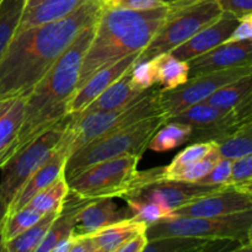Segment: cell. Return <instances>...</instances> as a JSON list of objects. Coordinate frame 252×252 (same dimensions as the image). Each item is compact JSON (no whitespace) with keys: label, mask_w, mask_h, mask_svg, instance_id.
<instances>
[{"label":"cell","mask_w":252,"mask_h":252,"mask_svg":"<svg viewBox=\"0 0 252 252\" xmlns=\"http://www.w3.org/2000/svg\"><path fill=\"white\" fill-rule=\"evenodd\" d=\"M71 245H73V236L70 235L69 238L64 239L63 241H61V243H59L51 252H69Z\"/></svg>","instance_id":"cell-44"},{"label":"cell","mask_w":252,"mask_h":252,"mask_svg":"<svg viewBox=\"0 0 252 252\" xmlns=\"http://www.w3.org/2000/svg\"><path fill=\"white\" fill-rule=\"evenodd\" d=\"M221 158L235 160L252 154V120L244 123L225 139L217 143Z\"/></svg>","instance_id":"cell-30"},{"label":"cell","mask_w":252,"mask_h":252,"mask_svg":"<svg viewBox=\"0 0 252 252\" xmlns=\"http://www.w3.org/2000/svg\"><path fill=\"white\" fill-rule=\"evenodd\" d=\"M94 244L90 238H73V245L69 252H93Z\"/></svg>","instance_id":"cell-43"},{"label":"cell","mask_w":252,"mask_h":252,"mask_svg":"<svg viewBox=\"0 0 252 252\" xmlns=\"http://www.w3.org/2000/svg\"><path fill=\"white\" fill-rule=\"evenodd\" d=\"M43 214L37 212L36 209L31 208V207L26 206L20 211L15 212V213L9 214L5 219L4 224L1 226V234L5 241H9L14 239L15 236L20 235L21 233L26 231L34 224L38 223Z\"/></svg>","instance_id":"cell-31"},{"label":"cell","mask_w":252,"mask_h":252,"mask_svg":"<svg viewBox=\"0 0 252 252\" xmlns=\"http://www.w3.org/2000/svg\"><path fill=\"white\" fill-rule=\"evenodd\" d=\"M0 252H7L6 246H5V240H4V238H2L1 229H0Z\"/></svg>","instance_id":"cell-49"},{"label":"cell","mask_w":252,"mask_h":252,"mask_svg":"<svg viewBox=\"0 0 252 252\" xmlns=\"http://www.w3.org/2000/svg\"><path fill=\"white\" fill-rule=\"evenodd\" d=\"M166 122L164 116H155L93 140L70 155L65 165L66 180L98 162L127 155L142 157L150 139Z\"/></svg>","instance_id":"cell-6"},{"label":"cell","mask_w":252,"mask_h":252,"mask_svg":"<svg viewBox=\"0 0 252 252\" xmlns=\"http://www.w3.org/2000/svg\"><path fill=\"white\" fill-rule=\"evenodd\" d=\"M166 4H175V2H180V1H189V0H164Z\"/></svg>","instance_id":"cell-50"},{"label":"cell","mask_w":252,"mask_h":252,"mask_svg":"<svg viewBox=\"0 0 252 252\" xmlns=\"http://www.w3.org/2000/svg\"><path fill=\"white\" fill-rule=\"evenodd\" d=\"M235 187H236V186H235ZM238 187H240V189H245V191L250 192V193L252 194V181L246 182V184L241 185V186H238Z\"/></svg>","instance_id":"cell-48"},{"label":"cell","mask_w":252,"mask_h":252,"mask_svg":"<svg viewBox=\"0 0 252 252\" xmlns=\"http://www.w3.org/2000/svg\"><path fill=\"white\" fill-rule=\"evenodd\" d=\"M130 66L118 80L111 86H108L97 98L93 101L83 112L78 115H88L91 112H97V111H111L116 108H121L128 103L137 100L143 93L145 91H139L132 85L130 83Z\"/></svg>","instance_id":"cell-20"},{"label":"cell","mask_w":252,"mask_h":252,"mask_svg":"<svg viewBox=\"0 0 252 252\" xmlns=\"http://www.w3.org/2000/svg\"><path fill=\"white\" fill-rule=\"evenodd\" d=\"M7 212H9V204H7L6 202H5V199L0 196V229H1L5 219H6Z\"/></svg>","instance_id":"cell-46"},{"label":"cell","mask_w":252,"mask_h":252,"mask_svg":"<svg viewBox=\"0 0 252 252\" xmlns=\"http://www.w3.org/2000/svg\"><path fill=\"white\" fill-rule=\"evenodd\" d=\"M68 125V116L53 127L44 130L20 152L12 155L0 169V196L7 204L12 202L27 180L47 161L52 152L61 142Z\"/></svg>","instance_id":"cell-9"},{"label":"cell","mask_w":252,"mask_h":252,"mask_svg":"<svg viewBox=\"0 0 252 252\" xmlns=\"http://www.w3.org/2000/svg\"><path fill=\"white\" fill-rule=\"evenodd\" d=\"M96 21L90 22L74 38L26 97L24 121L11 157L66 117V106L76 91L83 59L95 34Z\"/></svg>","instance_id":"cell-2"},{"label":"cell","mask_w":252,"mask_h":252,"mask_svg":"<svg viewBox=\"0 0 252 252\" xmlns=\"http://www.w3.org/2000/svg\"><path fill=\"white\" fill-rule=\"evenodd\" d=\"M155 66L157 84L161 90H174L189 79V63L172 57L170 53L160 54L152 59Z\"/></svg>","instance_id":"cell-24"},{"label":"cell","mask_w":252,"mask_h":252,"mask_svg":"<svg viewBox=\"0 0 252 252\" xmlns=\"http://www.w3.org/2000/svg\"><path fill=\"white\" fill-rule=\"evenodd\" d=\"M16 98H0V120L4 117L5 113L10 110L12 103L15 102Z\"/></svg>","instance_id":"cell-45"},{"label":"cell","mask_w":252,"mask_h":252,"mask_svg":"<svg viewBox=\"0 0 252 252\" xmlns=\"http://www.w3.org/2000/svg\"><path fill=\"white\" fill-rule=\"evenodd\" d=\"M252 181V154L233 160L230 186H241Z\"/></svg>","instance_id":"cell-38"},{"label":"cell","mask_w":252,"mask_h":252,"mask_svg":"<svg viewBox=\"0 0 252 252\" xmlns=\"http://www.w3.org/2000/svg\"><path fill=\"white\" fill-rule=\"evenodd\" d=\"M69 194V185L65 174L57 181L49 185L47 189L39 192L27 203V206L36 209L41 214L46 216L49 213H61L64 208V203Z\"/></svg>","instance_id":"cell-25"},{"label":"cell","mask_w":252,"mask_h":252,"mask_svg":"<svg viewBox=\"0 0 252 252\" xmlns=\"http://www.w3.org/2000/svg\"><path fill=\"white\" fill-rule=\"evenodd\" d=\"M221 10L241 17L252 12V0H218Z\"/></svg>","instance_id":"cell-41"},{"label":"cell","mask_w":252,"mask_h":252,"mask_svg":"<svg viewBox=\"0 0 252 252\" xmlns=\"http://www.w3.org/2000/svg\"><path fill=\"white\" fill-rule=\"evenodd\" d=\"M252 73V63L241 66L211 71L189 78L184 85L174 90L160 91V103L166 121L171 120L186 108L204 102L216 91L228 85L231 81Z\"/></svg>","instance_id":"cell-10"},{"label":"cell","mask_w":252,"mask_h":252,"mask_svg":"<svg viewBox=\"0 0 252 252\" xmlns=\"http://www.w3.org/2000/svg\"><path fill=\"white\" fill-rule=\"evenodd\" d=\"M86 0H26L17 32L63 19Z\"/></svg>","instance_id":"cell-19"},{"label":"cell","mask_w":252,"mask_h":252,"mask_svg":"<svg viewBox=\"0 0 252 252\" xmlns=\"http://www.w3.org/2000/svg\"><path fill=\"white\" fill-rule=\"evenodd\" d=\"M73 154L70 148V142H69L68 137L64 132L63 137H62L61 142L57 144L54 150L52 152L51 157L47 159V161L30 177L26 181V184L22 186L19 193L15 196L12 202L9 206V214L15 213V212L20 211L24 207L27 206L30 201L33 198L36 194L43 191L44 189L53 184L54 181L63 176L65 174V165L68 162V159L70 155Z\"/></svg>","instance_id":"cell-14"},{"label":"cell","mask_w":252,"mask_h":252,"mask_svg":"<svg viewBox=\"0 0 252 252\" xmlns=\"http://www.w3.org/2000/svg\"><path fill=\"white\" fill-rule=\"evenodd\" d=\"M245 39H252V12L239 17L238 26L225 43L245 41Z\"/></svg>","instance_id":"cell-40"},{"label":"cell","mask_w":252,"mask_h":252,"mask_svg":"<svg viewBox=\"0 0 252 252\" xmlns=\"http://www.w3.org/2000/svg\"><path fill=\"white\" fill-rule=\"evenodd\" d=\"M189 78L252 63V39L229 42L187 62Z\"/></svg>","instance_id":"cell-17"},{"label":"cell","mask_w":252,"mask_h":252,"mask_svg":"<svg viewBox=\"0 0 252 252\" xmlns=\"http://www.w3.org/2000/svg\"><path fill=\"white\" fill-rule=\"evenodd\" d=\"M25 102L26 98H16L10 110L0 120V167L11 158L24 121Z\"/></svg>","instance_id":"cell-23"},{"label":"cell","mask_w":252,"mask_h":252,"mask_svg":"<svg viewBox=\"0 0 252 252\" xmlns=\"http://www.w3.org/2000/svg\"><path fill=\"white\" fill-rule=\"evenodd\" d=\"M160 91L161 89L153 86L137 100L121 108L97 111L88 115L68 116L65 134L70 140L71 152H76L93 140L113 130L155 116H164L160 103Z\"/></svg>","instance_id":"cell-5"},{"label":"cell","mask_w":252,"mask_h":252,"mask_svg":"<svg viewBox=\"0 0 252 252\" xmlns=\"http://www.w3.org/2000/svg\"><path fill=\"white\" fill-rule=\"evenodd\" d=\"M224 187L226 186H208L197 182L161 179L142 187L130 198L157 203L172 213L196 199L220 191Z\"/></svg>","instance_id":"cell-12"},{"label":"cell","mask_w":252,"mask_h":252,"mask_svg":"<svg viewBox=\"0 0 252 252\" xmlns=\"http://www.w3.org/2000/svg\"><path fill=\"white\" fill-rule=\"evenodd\" d=\"M218 147L214 140H208V142H194V144L189 145L187 148H185L182 152H180L179 154L175 157V159L172 160L171 164L167 165L170 167H180L185 166V165L192 164V162H196L198 160L203 159L204 157L209 154L212 150H214Z\"/></svg>","instance_id":"cell-34"},{"label":"cell","mask_w":252,"mask_h":252,"mask_svg":"<svg viewBox=\"0 0 252 252\" xmlns=\"http://www.w3.org/2000/svg\"><path fill=\"white\" fill-rule=\"evenodd\" d=\"M93 252H105V251H102V250H98V249H94Z\"/></svg>","instance_id":"cell-52"},{"label":"cell","mask_w":252,"mask_h":252,"mask_svg":"<svg viewBox=\"0 0 252 252\" xmlns=\"http://www.w3.org/2000/svg\"><path fill=\"white\" fill-rule=\"evenodd\" d=\"M252 209V194L240 187L226 186L176 209L170 217H219Z\"/></svg>","instance_id":"cell-13"},{"label":"cell","mask_w":252,"mask_h":252,"mask_svg":"<svg viewBox=\"0 0 252 252\" xmlns=\"http://www.w3.org/2000/svg\"><path fill=\"white\" fill-rule=\"evenodd\" d=\"M231 171H233V160L221 158L216 166L202 177L197 184L208 185V186H230Z\"/></svg>","instance_id":"cell-36"},{"label":"cell","mask_w":252,"mask_h":252,"mask_svg":"<svg viewBox=\"0 0 252 252\" xmlns=\"http://www.w3.org/2000/svg\"><path fill=\"white\" fill-rule=\"evenodd\" d=\"M204 239L162 238L148 241L142 252H186L201 245Z\"/></svg>","instance_id":"cell-33"},{"label":"cell","mask_w":252,"mask_h":252,"mask_svg":"<svg viewBox=\"0 0 252 252\" xmlns=\"http://www.w3.org/2000/svg\"><path fill=\"white\" fill-rule=\"evenodd\" d=\"M174 5L171 15L140 52L137 62L150 61L160 54L170 53L223 14L218 0H189Z\"/></svg>","instance_id":"cell-7"},{"label":"cell","mask_w":252,"mask_h":252,"mask_svg":"<svg viewBox=\"0 0 252 252\" xmlns=\"http://www.w3.org/2000/svg\"><path fill=\"white\" fill-rule=\"evenodd\" d=\"M100 0H86L58 21L15 33L0 61V98H26L76 36L97 20Z\"/></svg>","instance_id":"cell-1"},{"label":"cell","mask_w":252,"mask_h":252,"mask_svg":"<svg viewBox=\"0 0 252 252\" xmlns=\"http://www.w3.org/2000/svg\"><path fill=\"white\" fill-rule=\"evenodd\" d=\"M130 83L139 91H147L148 89L155 86L157 78H155L154 62L152 59L135 62L130 69Z\"/></svg>","instance_id":"cell-35"},{"label":"cell","mask_w":252,"mask_h":252,"mask_svg":"<svg viewBox=\"0 0 252 252\" xmlns=\"http://www.w3.org/2000/svg\"><path fill=\"white\" fill-rule=\"evenodd\" d=\"M252 228V209L219 217H169L145 230L148 241L162 238H192L216 240L231 239L248 243Z\"/></svg>","instance_id":"cell-8"},{"label":"cell","mask_w":252,"mask_h":252,"mask_svg":"<svg viewBox=\"0 0 252 252\" xmlns=\"http://www.w3.org/2000/svg\"><path fill=\"white\" fill-rule=\"evenodd\" d=\"M101 9L116 10H149L164 6V0H100Z\"/></svg>","instance_id":"cell-37"},{"label":"cell","mask_w":252,"mask_h":252,"mask_svg":"<svg viewBox=\"0 0 252 252\" xmlns=\"http://www.w3.org/2000/svg\"><path fill=\"white\" fill-rule=\"evenodd\" d=\"M147 244V235H145V233H140L138 234V235H135L134 238L126 241V243L122 244L121 246H118V248L116 249V250H113L112 252H142L144 250Z\"/></svg>","instance_id":"cell-42"},{"label":"cell","mask_w":252,"mask_h":252,"mask_svg":"<svg viewBox=\"0 0 252 252\" xmlns=\"http://www.w3.org/2000/svg\"><path fill=\"white\" fill-rule=\"evenodd\" d=\"M25 0H0V61L16 33Z\"/></svg>","instance_id":"cell-28"},{"label":"cell","mask_w":252,"mask_h":252,"mask_svg":"<svg viewBox=\"0 0 252 252\" xmlns=\"http://www.w3.org/2000/svg\"><path fill=\"white\" fill-rule=\"evenodd\" d=\"M62 213V212H61ZM61 213L46 214L41 220L20 235L15 236L9 241H5L7 252H34L37 246L42 241L43 236L51 228L53 221L58 218Z\"/></svg>","instance_id":"cell-29"},{"label":"cell","mask_w":252,"mask_h":252,"mask_svg":"<svg viewBox=\"0 0 252 252\" xmlns=\"http://www.w3.org/2000/svg\"><path fill=\"white\" fill-rule=\"evenodd\" d=\"M204 102L220 110L252 106V73L223 86Z\"/></svg>","instance_id":"cell-22"},{"label":"cell","mask_w":252,"mask_h":252,"mask_svg":"<svg viewBox=\"0 0 252 252\" xmlns=\"http://www.w3.org/2000/svg\"><path fill=\"white\" fill-rule=\"evenodd\" d=\"M169 121L186 123L192 128L189 142L214 140L216 143L225 139L246 123L243 115L236 108L220 110L206 102L191 106Z\"/></svg>","instance_id":"cell-11"},{"label":"cell","mask_w":252,"mask_h":252,"mask_svg":"<svg viewBox=\"0 0 252 252\" xmlns=\"http://www.w3.org/2000/svg\"><path fill=\"white\" fill-rule=\"evenodd\" d=\"M220 159V153H219L218 147H217L207 157H204L203 159L198 160L196 162H192V164L180 167H164V170H162V179L175 180V181L197 182L202 177L206 176Z\"/></svg>","instance_id":"cell-27"},{"label":"cell","mask_w":252,"mask_h":252,"mask_svg":"<svg viewBox=\"0 0 252 252\" xmlns=\"http://www.w3.org/2000/svg\"><path fill=\"white\" fill-rule=\"evenodd\" d=\"M239 17L235 15L223 11L218 20L197 32L193 37L182 43L174 51L170 52L172 57L182 62H189L216 47L225 43L236 29Z\"/></svg>","instance_id":"cell-15"},{"label":"cell","mask_w":252,"mask_h":252,"mask_svg":"<svg viewBox=\"0 0 252 252\" xmlns=\"http://www.w3.org/2000/svg\"><path fill=\"white\" fill-rule=\"evenodd\" d=\"M228 252H252V245L249 243L241 244L240 246H238V248L233 249V250H230Z\"/></svg>","instance_id":"cell-47"},{"label":"cell","mask_w":252,"mask_h":252,"mask_svg":"<svg viewBox=\"0 0 252 252\" xmlns=\"http://www.w3.org/2000/svg\"><path fill=\"white\" fill-rule=\"evenodd\" d=\"M241 244H245L240 240H231V239H216V240H206L201 245L191 249L186 252H228L238 248Z\"/></svg>","instance_id":"cell-39"},{"label":"cell","mask_w":252,"mask_h":252,"mask_svg":"<svg viewBox=\"0 0 252 252\" xmlns=\"http://www.w3.org/2000/svg\"><path fill=\"white\" fill-rule=\"evenodd\" d=\"M129 218H132L129 207L120 208L112 198L90 201L75 214L71 236L73 238L90 236L106 226Z\"/></svg>","instance_id":"cell-16"},{"label":"cell","mask_w":252,"mask_h":252,"mask_svg":"<svg viewBox=\"0 0 252 252\" xmlns=\"http://www.w3.org/2000/svg\"><path fill=\"white\" fill-rule=\"evenodd\" d=\"M25 1H26V0H25Z\"/></svg>","instance_id":"cell-53"},{"label":"cell","mask_w":252,"mask_h":252,"mask_svg":"<svg viewBox=\"0 0 252 252\" xmlns=\"http://www.w3.org/2000/svg\"><path fill=\"white\" fill-rule=\"evenodd\" d=\"M127 203L130 212H132V218L138 221H142L147 226L165 218H169L171 216V212H169L159 204L152 203V202H143L128 198Z\"/></svg>","instance_id":"cell-32"},{"label":"cell","mask_w":252,"mask_h":252,"mask_svg":"<svg viewBox=\"0 0 252 252\" xmlns=\"http://www.w3.org/2000/svg\"><path fill=\"white\" fill-rule=\"evenodd\" d=\"M139 53H133L130 56L125 57L121 61L116 62L112 65L103 68L94 74L84 86L74 93L73 97L69 101L66 106V116L78 115L83 112L95 98H97L108 86L112 85L116 80L121 78L130 66L134 65L137 62Z\"/></svg>","instance_id":"cell-18"},{"label":"cell","mask_w":252,"mask_h":252,"mask_svg":"<svg viewBox=\"0 0 252 252\" xmlns=\"http://www.w3.org/2000/svg\"><path fill=\"white\" fill-rule=\"evenodd\" d=\"M192 135V128L186 123L167 121L150 139L148 148L153 152H170L185 143L189 142Z\"/></svg>","instance_id":"cell-26"},{"label":"cell","mask_w":252,"mask_h":252,"mask_svg":"<svg viewBox=\"0 0 252 252\" xmlns=\"http://www.w3.org/2000/svg\"><path fill=\"white\" fill-rule=\"evenodd\" d=\"M248 243L252 245V228L250 229V231H249V234H248Z\"/></svg>","instance_id":"cell-51"},{"label":"cell","mask_w":252,"mask_h":252,"mask_svg":"<svg viewBox=\"0 0 252 252\" xmlns=\"http://www.w3.org/2000/svg\"><path fill=\"white\" fill-rule=\"evenodd\" d=\"M174 4L149 10L101 9L94 38L81 64L76 90L98 70L142 52L174 10Z\"/></svg>","instance_id":"cell-3"},{"label":"cell","mask_w":252,"mask_h":252,"mask_svg":"<svg viewBox=\"0 0 252 252\" xmlns=\"http://www.w3.org/2000/svg\"><path fill=\"white\" fill-rule=\"evenodd\" d=\"M147 228L148 226L142 221L129 218L106 226L88 238L91 239L95 249L105 252H112L138 234L145 233Z\"/></svg>","instance_id":"cell-21"},{"label":"cell","mask_w":252,"mask_h":252,"mask_svg":"<svg viewBox=\"0 0 252 252\" xmlns=\"http://www.w3.org/2000/svg\"><path fill=\"white\" fill-rule=\"evenodd\" d=\"M138 155L116 158L98 162L66 180L69 193L86 201L123 197L130 198L142 187L162 179L164 167L138 171Z\"/></svg>","instance_id":"cell-4"}]
</instances>
